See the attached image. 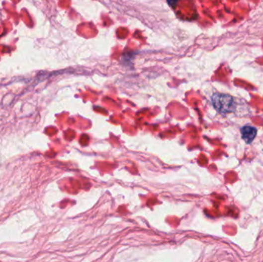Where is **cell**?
<instances>
[{
    "label": "cell",
    "instance_id": "7a4b0ae2",
    "mask_svg": "<svg viewBox=\"0 0 263 262\" xmlns=\"http://www.w3.org/2000/svg\"><path fill=\"white\" fill-rule=\"evenodd\" d=\"M240 131H241L242 138L248 145L253 142L257 134V129L250 125L243 126Z\"/></svg>",
    "mask_w": 263,
    "mask_h": 262
},
{
    "label": "cell",
    "instance_id": "3957f363",
    "mask_svg": "<svg viewBox=\"0 0 263 262\" xmlns=\"http://www.w3.org/2000/svg\"><path fill=\"white\" fill-rule=\"evenodd\" d=\"M167 1H168L169 4L173 7L175 6L177 2H178V0H167Z\"/></svg>",
    "mask_w": 263,
    "mask_h": 262
},
{
    "label": "cell",
    "instance_id": "6da1fadb",
    "mask_svg": "<svg viewBox=\"0 0 263 262\" xmlns=\"http://www.w3.org/2000/svg\"><path fill=\"white\" fill-rule=\"evenodd\" d=\"M212 103L215 109L220 114H229L236 110V104L234 99L228 94H213Z\"/></svg>",
    "mask_w": 263,
    "mask_h": 262
}]
</instances>
